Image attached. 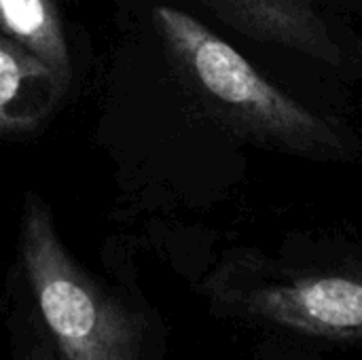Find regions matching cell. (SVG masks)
<instances>
[{
    "mask_svg": "<svg viewBox=\"0 0 362 360\" xmlns=\"http://www.w3.org/2000/svg\"><path fill=\"white\" fill-rule=\"evenodd\" d=\"M155 25L178 68L246 134L310 157L344 153L339 134L325 119L265 81L193 15L161 4L155 8Z\"/></svg>",
    "mask_w": 362,
    "mask_h": 360,
    "instance_id": "6da1fadb",
    "label": "cell"
},
{
    "mask_svg": "<svg viewBox=\"0 0 362 360\" xmlns=\"http://www.w3.org/2000/svg\"><path fill=\"white\" fill-rule=\"evenodd\" d=\"M21 261L59 360H142L138 320L74 263L34 193L23 204Z\"/></svg>",
    "mask_w": 362,
    "mask_h": 360,
    "instance_id": "7a4b0ae2",
    "label": "cell"
},
{
    "mask_svg": "<svg viewBox=\"0 0 362 360\" xmlns=\"http://www.w3.org/2000/svg\"><path fill=\"white\" fill-rule=\"evenodd\" d=\"M229 297L248 316L288 331L362 344V274L356 272L301 274Z\"/></svg>",
    "mask_w": 362,
    "mask_h": 360,
    "instance_id": "3957f363",
    "label": "cell"
},
{
    "mask_svg": "<svg viewBox=\"0 0 362 360\" xmlns=\"http://www.w3.org/2000/svg\"><path fill=\"white\" fill-rule=\"evenodd\" d=\"M238 32L276 42L327 64H341L344 53L327 23L305 0H204Z\"/></svg>",
    "mask_w": 362,
    "mask_h": 360,
    "instance_id": "277c9868",
    "label": "cell"
},
{
    "mask_svg": "<svg viewBox=\"0 0 362 360\" xmlns=\"http://www.w3.org/2000/svg\"><path fill=\"white\" fill-rule=\"evenodd\" d=\"M66 91L45 62L0 34V134L36 129Z\"/></svg>",
    "mask_w": 362,
    "mask_h": 360,
    "instance_id": "5b68a950",
    "label": "cell"
},
{
    "mask_svg": "<svg viewBox=\"0 0 362 360\" xmlns=\"http://www.w3.org/2000/svg\"><path fill=\"white\" fill-rule=\"evenodd\" d=\"M0 34L45 62L68 87L72 59L55 0H0Z\"/></svg>",
    "mask_w": 362,
    "mask_h": 360,
    "instance_id": "8992f818",
    "label": "cell"
},
{
    "mask_svg": "<svg viewBox=\"0 0 362 360\" xmlns=\"http://www.w3.org/2000/svg\"><path fill=\"white\" fill-rule=\"evenodd\" d=\"M28 360H53V356H51V352H49L42 344H38L36 348H32Z\"/></svg>",
    "mask_w": 362,
    "mask_h": 360,
    "instance_id": "52a82bcc",
    "label": "cell"
},
{
    "mask_svg": "<svg viewBox=\"0 0 362 360\" xmlns=\"http://www.w3.org/2000/svg\"><path fill=\"white\" fill-rule=\"evenodd\" d=\"M305 2H310V4H312V2H314V0H305Z\"/></svg>",
    "mask_w": 362,
    "mask_h": 360,
    "instance_id": "ba28073f",
    "label": "cell"
}]
</instances>
